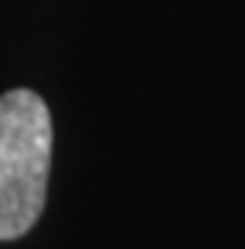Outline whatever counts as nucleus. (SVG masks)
<instances>
[{
    "instance_id": "nucleus-1",
    "label": "nucleus",
    "mask_w": 245,
    "mask_h": 249,
    "mask_svg": "<svg viewBox=\"0 0 245 249\" xmlns=\"http://www.w3.org/2000/svg\"><path fill=\"white\" fill-rule=\"evenodd\" d=\"M51 112L32 89L0 96V240H16L38 224L51 173Z\"/></svg>"
}]
</instances>
